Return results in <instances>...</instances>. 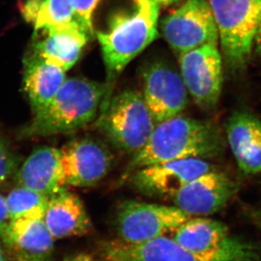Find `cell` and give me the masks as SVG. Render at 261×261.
Segmentation results:
<instances>
[{
    "label": "cell",
    "mask_w": 261,
    "mask_h": 261,
    "mask_svg": "<svg viewBox=\"0 0 261 261\" xmlns=\"http://www.w3.org/2000/svg\"><path fill=\"white\" fill-rule=\"evenodd\" d=\"M221 150V135L215 126L178 115L156 124L148 143L133 154L129 168L137 171L164 161L213 157Z\"/></svg>",
    "instance_id": "cell-1"
},
{
    "label": "cell",
    "mask_w": 261,
    "mask_h": 261,
    "mask_svg": "<svg viewBox=\"0 0 261 261\" xmlns=\"http://www.w3.org/2000/svg\"><path fill=\"white\" fill-rule=\"evenodd\" d=\"M108 84L85 78L66 79L48 106L34 113L23 128L27 138L48 137L71 133L95 119L98 109L108 98Z\"/></svg>",
    "instance_id": "cell-2"
},
{
    "label": "cell",
    "mask_w": 261,
    "mask_h": 261,
    "mask_svg": "<svg viewBox=\"0 0 261 261\" xmlns=\"http://www.w3.org/2000/svg\"><path fill=\"white\" fill-rule=\"evenodd\" d=\"M134 2L136 9L133 12L114 15L107 30L96 33L103 54L109 86L158 35L160 5L153 0Z\"/></svg>",
    "instance_id": "cell-3"
},
{
    "label": "cell",
    "mask_w": 261,
    "mask_h": 261,
    "mask_svg": "<svg viewBox=\"0 0 261 261\" xmlns=\"http://www.w3.org/2000/svg\"><path fill=\"white\" fill-rule=\"evenodd\" d=\"M102 253L107 261H261L259 246L231 237L203 253L190 251L167 236L139 244L108 242Z\"/></svg>",
    "instance_id": "cell-4"
},
{
    "label": "cell",
    "mask_w": 261,
    "mask_h": 261,
    "mask_svg": "<svg viewBox=\"0 0 261 261\" xmlns=\"http://www.w3.org/2000/svg\"><path fill=\"white\" fill-rule=\"evenodd\" d=\"M98 130L112 145L126 153H138L148 143L156 123L143 94L126 90L105 101Z\"/></svg>",
    "instance_id": "cell-5"
},
{
    "label": "cell",
    "mask_w": 261,
    "mask_h": 261,
    "mask_svg": "<svg viewBox=\"0 0 261 261\" xmlns=\"http://www.w3.org/2000/svg\"><path fill=\"white\" fill-rule=\"evenodd\" d=\"M218 28L219 43L227 65L244 68L261 19V0H208Z\"/></svg>",
    "instance_id": "cell-6"
},
{
    "label": "cell",
    "mask_w": 261,
    "mask_h": 261,
    "mask_svg": "<svg viewBox=\"0 0 261 261\" xmlns=\"http://www.w3.org/2000/svg\"><path fill=\"white\" fill-rule=\"evenodd\" d=\"M190 217L176 206L126 201L119 207L116 221L120 240L139 244L174 232Z\"/></svg>",
    "instance_id": "cell-7"
},
{
    "label": "cell",
    "mask_w": 261,
    "mask_h": 261,
    "mask_svg": "<svg viewBox=\"0 0 261 261\" xmlns=\"http://www.w3.org/2000/svg\"><path fill=\"white\" fill-rule=\"evenodd\" d=\"M161 32L178 56L204 44L218 45V28L208 0H187L163 19Z\"/></svg>",
    "instance_id": "cell-8"
},
{
    "label": "cell",
    "mask_w": 261,
    "mask_h": 261,
    "mask_svg": "<svg viewBox=\"0 0 261 261\" xmlns=\"http://www.w3.org/2000/svg\"><path fill=\"white\" fill-rule=\"evenodd\" d=\"M181 76L198 106L211 109L218 103L223 83L222 59L216 44L204 45L179 56Z\"/></svg>",
    "instance_id": "cell-9"
},
{
    "label": "cell",
    "mask_w": 261,
    "mask_h": 261,
    "mask_svg": "<svg viewBox=\"0 0 261 261\" xmlns=\"http://www.w3.org/2000/svg\"><path fill=\"white\" fill-rule=\"evenodd\" d=\"M211 171H213L211 164L203 159L174 160L138 169L132 182L146 195L173 198L185 185Z\"/></svg>",
    "instance_id": "cell-10"
},
{
    "label": "cell",
    "mask_w": 261,
    "mask_h": 261,
    "mask_svg": "<svg viewBox=\"0 0 261 261\" xmlns=\"http://www.w3.org/2000/svg\"><path fill=\"white\" fill-rule=\"evenodd\" d=\"M143 93L156 124L178 116L188 105V90L181 75L161 62L143 72Z\"/></svg>",
    "instance_id": "cell-11"
},
{
    "label": "cell",
    "mask_w": 261,
    "mask_h": 261,
    "mask_svg": "<svg viewBox=\"0 0 261 261\" xmlns=\"http://www.w3.org/2000/svg\"><path fill=\"white\" fill-rule=\"evenodd\" d=\"M64 186L92 187L107 175L111 165L108 149L91 138L74 139L61 150Z\"/></svg>",
    "instance_id": "cell-12"
},
{
    "label": "cell",
    "mask_w": 261,
    "mask_h": 261,
    "mask_svg": "<svg viewBox=\"0 0 261 261\" xmlns=\"http://www.w3.org/2000/svg\"><path fill=\"white\" fill-rule=\"evenodd\" d=\"M235 192L236 185L228 176L211 171L185 185L172 200L189 216H210L223 208Z\"/></svg>",
    "instance_id": "cell-13"
},
{
    "label": "cell",
    "mask_w": 261,
    "mask_h": 261,
    "mask_svg": "<svg viewBox=\"0 0 261 261\" xmlns=\"http://www.w3.org/2000/svg\"><path fill=\"white\" fill-rule=\"evenodd\" d=\"M90 36L77 20L35 31L31 52L64 70L77 62Z\"/></svg>",
    "instance_id": "cell-14"
},
{
    "label": "cell",
    "mask_w": 261,
    "mask_h": 261,
    "mask_svg": "<svg viewBox=\"0 0 261 261\" xmlns=\"http://www.w3.org/2000/svg\"><path fill=\"white\" fill-rule=\"evenodd\" d=\"M15 261H54V239L43 219L11 220L0 235Z\"/></svg>",
    "instance_id": "cell-15"
},
{
    "label": "cell",
    "mask_w": 261,
    "mask_h": 261,
    "mask_svg": "<svg viewBox=\"0 0 261 261\" xmlns=\"http://www.w3.org/2000/svg\"><path fill=\"white\" fill-rule=\"evenodd\" d=\"M226 135L237 163L245 174L261 171V121L248 111H236L229 117Z\"/></svg>",
    "instance_id": "cell-16"
},
{
    "label": "cell",
    "mask_w": 261,
    "mask_h": 261,
    "mask_svg": "<svg viewBox=\"0 0 261 261\" xmlns=\"http://www.w3.org/2000/svg\"><path fill=\"white\" fill-rule=\"evenodd\" d=\"M43 221L55 239L83 236L92 226L80 198L65 188L48 198Z\"/></svg>",
    "instance_id": "cell-17"
},
{
    "label": "cell",
    "mask_w": 261,
    "mask_h": 261,
    "mask_svg": "<svg viewBox=\"0 0 261 261\" xmlns=\"http://www.w3.org/2000/svg\"><path fill=\"white\" fill-rule=\"evenodd\" d=\"M20 186L50 197L64 189L61 150L43 146L31 153L17 174Z\"/></svg>",
    "instance_id": "cell-18"
},
{
    "label": "cell",
    "mask_w": 261,
    "mask_h": 261,
    "mask_svg": "<svg viewBox=\"0 0 261 261\" xmlns=\"http://www.w3.org/2000/svg\"><path fill=\"white\" fill-rule=\"evenodd\" d=\"M65 80V70L31 51L24 59V90L34 113L50 103Z\"/></svg>",
    "instance_id": "cell-19"
},
{
    "label": "cell",
    "mask_w": 261,
    "mask_h": 261,
    "mask_svg": "<svg viewBox=\"0 0 261 261\" xmlns=\"http://www.w3.org/2000/svg\"><path fill=\"white\" fill-rule=\"evenodd\" d=\"M227 237V227L220 221L190 217L174 231L172 239L190 251L203 253L215 249Z\"/></svg>",
    "instance_id": "cell-20"
},
{
    "label": "cell",
    "mask_w": 261,
    "mask_h": 261,
    "mask_svg": "<svg viewBox=\"0 0 261 261\" xmlns=\"http://www.w3.org/2000/svg\"><path fill=\"white\" fill-rule=\"evenodd\" d=\"M21 13L34 30L54 28L75 20V13L69 0H28Z\"/></svg>",
    "instance_id": "cell-21"
},
{
    "label": "cell",
    "mask_w": 261,
    "mask_h": 261,
    "mask_svg": "<svg viewBox=\"0 0 261 261\" xmlns=\"http://www.w3.org/2000/svg\"><path fill=\"white\" fill-rule=\"evenodd\" d=\"M48 198L25 187L12 189L5 197L10 219H43Z\"/></svg>",
    "instance_id": "cell-22"
},
{
    "label": "cell",
    "mask_w": 261,
    "mask_h": 261,
    "mask_svg": "<svg viewBox=\"0 0 261 261\" xmlns=\"http://www.w3.org/2000/svg\"><path fill=\"white\" fill-rule=\"evenodd\" d=\"M75 13V20L85 29L88 35H94L93 13L101 0H69Z\"/></svg>",
    "instance_id": "cell-23"
},
{
    "label": "cell",
    "mask_w": 261,
    "mask_h": 261,
    "mask_svg": "<svg viewBox=\"0 0 261 261\" xmlns=\"http://www.w3.org/2000/svg\"><path fill=\"white\" fill-rule=\"evenodd\" d=\"M16 169L15 156L0 138V187L12 176Z\"/></svg>",
    "instance_id": "cell-24"
},
{
    "label": "cell",
    "mask_w": 261,
    "mask_h": 261,
    "mask_svg": "<svg viewBox=\"0 0 261 261\" xmlns=\"http://www.w3.org/2000/svg\"><path fill=\"white\" fill-rule=\"evenodd\" d=\"M11 219L8 211L6 199L5 197L0 194V235L3 231H5V229L7 227Z\"/></svg>",
    "instance_id": "cell-25"
},
{
    "label": "cell",
    "mask_w": 261,
    "mask_h": 261,
    "mask_svg": "<svg viewBox=\"0 0 261 261\" xmlns=\"http://www.w3.org/2000/svg\"><path fill=\"white\" fill-rule=\"evenodd\" d=\"M65 261H99L88 254H81L67 258Z\"/></svg>",
    "instance_id": "cell-26"
},
{
    "label": "cell",
    "mask_w": 261,
    "mask_h": 261,
    "mask_svg": "<svg viewBox=\"0 0 261 261\" xmlns=\"http://www.w3.org/2000/svg\"><path fill=\"white\" fill-rule=\"evenodd\" d=\"M254 42L256 43L257 52L259 54L261 58V19L259 20V25H258V29H257L256 34H255V38H254Z\"/></svg>",
    "instance_id": "cell-27"
},
{
    "label": "cell",
    "mask_w": 261,
    "mask_h": 261,
    "mask_svg": "<svg viewBox=\"0 0 261 261\" xmlns=\"http://www.w3.org/2000/svg\"><path fill=\"white\" fill-rule=\"evenodd\" d=\"M177 0H155V2L158 4L160 6H168V5H172L174 3L176 2Z\"/></svg>",
    "instance_id": "cell-28"
},
{
    "label": "cell",
    "mask_w": 261,
    "mask_h": 261,
    "mask_svg": "<svg viewBox=\"0 0 261 261\" xmlns=\"http://www.w3.org/2000/svg\"><path fill=\"white\" fill-rule=\"evenodd\" d=\"M5 249L4 248V245H2V243L0 241V261H7V257H6V253H5Z\"/></svg>",
    "instance_id": "cell-29"
},
{
    "label": "cell",
    "mask_w": 261,
    "mask_h": 261,
    "mask_svg": "<svg viewBox=\"0 0 261 261\" xmlns=\"http://www.w3.org/2000/svg\"><path fill=\"white\" fill-rule=\"evenodd\" d=\"M153 1H154V2H155V0H153Z\"/></svg>",
    "instance_id": "cell-30"
}]
</instances>
